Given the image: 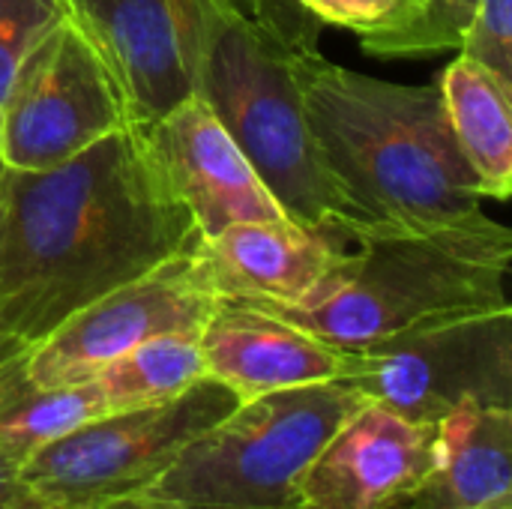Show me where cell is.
<instances>
[{
  "mask_svg": "<svg viewBox=\"0 0 512 509\" xmlns=\"http://www.w3.org/2000/svg\"><path fill=\"white\" fill-rule=\"evenodd\" d=\"M198 243L192 213L135 126L48 171L3 168L0 360Z\"/></svg>",
  "mask_w": 512,
  "mask_h": 509,
  "instance_id": "6da1fadb",
  "label": "cell"
},
{
  "mask_svg": "<svg viewBox=\"0 0 512 509\" xmlns=\"http://www.w3.org/2000/svg\"><path fill=\"white\" fill-rule=\"evenodd\" d=\"M294 75L321 165L363 219V237L486 216L438 84L345 69L318 51V30L297 42Z\"/></svg>",
  "mask_w": 512,
  "mask_h": 509,
  "instance_id": "7a4b0ae2",
  "label": "cell"
},
{
  "mask_svg": "<svg viewBox=\"0 0 512 509\" xmlns=\"http://www.w3.org/2000/svg\"><path fill=\"white\" fill-rule=\"evenodd\" d=\"M312 21L300 3L201 0L192 96L216 114L291 222L357 240L363 219L321 165L294 75V48Z\"/></svg>",
  "mask_w": 512,
  "mask_h": 509,
  "instance_id": "3957f363",
  "label": "cell"
},
{
  "mask_svg": "<svg viewBox=\"0 0 512 509\" xmlns=\"http://www.w3.org/2000/svg\"><path fill=\"white\" fill-rule=\"evenodd\" d=\"M510 228L474 222L378 231L348 243L333 273L294 306H258L336 348H363L417 324L510 306Z\"/></svg>",
  "mask_w": 512,
  "mask_h": 509,
  "instance_id": "277c9868",
  "label": "cell"
},
{
  "mask_svg": "<svg viewBox=\"0 0 512 509\" xmlns=\"http://www.w3.org/2000/svg\"><path fill=\"white\" fill-rule=\"evenodd\" d=\"M360 405L366 399L345 381L237 402L183 447L141 501L171 509H297L306 468Z\"/></svg>",
  "mask_w": 512,
  "mask_h": 509,
  "instance_id": "5b68a950",
  "label": "cell"
},
{
  "mask_svg": "<svg viewBox=\"0 0 512 509\" xmlns=\"http://www.w3.org/2000/svg\"><path fill=\"white\" fill-rule=\"evenodd\" d=\"M237 408V396L201 378L171 402L114 411L51 441L21 465L36 504L126 509L183 453L189 441Z\"/></svg>",
  "mask_w": 512,
  "mask_h": 509,
  "instance_id": "8992f818",
  "label": "cell"
},
{
  "mask_svg": "<svg viewBox=\"0 0 512 509\" xmlns=\"http://www.w3.org/2000/svg\"><path fill=\"white\" fill-rule=\"evenodd\" d=\"M348 354L345 384L414 423L435 426L462 405L512 408L510 306L435 318Z\"/></svg>",
  "mask_w": 512,
  "mask_h": 509,
  "instance_id": "52a82bcc",
  "label": "cell"
},
{
  "mask_svg": "<svg viewBox=\"0 0 512 509\" xmlns=\"http://www.w3.org/2000/svg\"><path fill=\"white\" fill-rule=\"evenodd\" d=\"M126 126L111 69L66 15L21 60L0 102V165L48 171Z\"/></svg>",
  "mask_w": 512,
  "mask_h": 509,
  "instance_id": "ba28073f",
  "label": "cell"
},
{
  "mask_svg": "<svg viewBox=\"0 0 512 509\" xmlns=\"http://www.w3.org/2000/svg\"><path fill=\"white\" fill-rule=\"evenodd\" d=\"M192 252L174 255L72 312L24 351V375L36 387H75L153 336L201 333L222 300L201 279Z\"/></svg>",
  "mask_w": 512,
  "mask_h": 509,
  "instance_id": "9c48e42d",
  "label": "cell"
},
{
  "mask_svg": "<svg viewBox=\"0 0 512 509\" xmlns=\"http://www.w3.org/2000/svg\"><path fill=\"white\" fill-rule=\"evenodd\" d=\"M102 54L129 114L150 129L195 93L201 0H63Z\"/></svg>",
  "mask_w": 512,
  "mask_h": 509,
  "instance_id": "30bf717a",
  "label": "cell"
},
{
  "mask_svg": "<svg viewBox=\"0 0 512 509\" xmlns=\"http://www.w3.org/2000/svg\"><path fill=\"white\" fill-rule=\"evenodd\" d=\"M171 192L192 213L201 237L237 222L282 219V207L204 99L189 96L150 129H138Z\"/></svg>",
  "mask_w": 512,
  "mask_h": 509,
  "instance_id": "8fae6325",
  "label": "cell"
},
{
  "mask_svg": "<svg viewBox=\"0 0 512 509\" xmlns=\"http://www.w3.org/2000/svg\"><path fill=\"white\" fill-rule=\"evenodd\" d=\"M438 423H414L366 402L303 474L297 509H387L432 465Z\"/></svg>",
  "mask_w": 512,
  "mask_h": 509,
  "instance_id": "7c38bea8",
  "label": "cell"
},
{
  "mask_svg": "<svg viewBox=\"0 0 512 509\" xmlns=\"http://www.w3.org/2000/svg\"><path fill=\"white\" fill-rule=\"evenodd\" d=\"M351 240L300 222H237L201 237L192 258L219 300L249 306H294L315 294Z\"/></svg>",
  "mask_w": 512,
  "mask_h": 509,
  "instance_id": "4fadbf2b",
  "label": "cell"
},
{
  "mask_svg": "<svg viewBox=\"0 0 512 509\" xmlns=\"http://www.w3.org/2000/svg\"><path fill=\"white\" fill-rule=\"evenodd\" d=\"M207 378L237 402L276 390L345 381L351 354L249 303L222 300L198 333Z\"/></svg>",
  "mask_w": 512,
  "mask_h": 509,
  "instance_id": "5bb4252c",
  "label": "cell"
},
{
  "mask_svg": "<svg viewBox=\"0 0 512 509\" xmlns=\"http://www.w3.org/2000/svg\"><path fill=\"white\" fill-rule=\"evenodd\" d=\"M512 501V408L462 405L438 423L426 474L387 509H486Z\"/></svg>",
  "mask_w": 512,
  "mask_h": 509,
  "instance_id": "9a60e30c",
  "label": "cell"
},
{
  "mask_svg": "<svg viewBox=\"0 0 512 509\" xmlns=\"http://www.w3.org/2000/svg\"><path fill=\"white\" fill-rule=\"evenodd\" d=\"M453 129L483 198L507 201L512 192V84L483 63L459 54L435 81Z\"/></svg>",
  "mask_w": 512,
  "mask_h": 509,
  "instance_id": "2e32d148",
  "label": "cell"
},
{
  "mask_svg": "<svg viewBox=\"0 0 512 509\" xmlns=\"http://www.w3.org/2000/svg\"><path fill=\"white\" fill-rule=\"evenodd\" d=\"M111 414L93 381L75 387H36L24 375V354L0 360V450L27 462L72 429Z\"/></svg>",
  "mask_w": 512,
  "mask_h": 509,
  "instance_id": "e0dca14e",
  "label": "cell"
},
{
  "mask_svg": "<svg viewBox=\"0 0 512 509\" xmlns=\"http://www.w3.org/2000/svg\"><path fill=\"white\" fill-rule=\"evenodd\" d=\"M201 378L207 372L198 333H162L108 363L93 387L114 414L171 402Z\"/></svg>",
  "mask_w": 512,
  "mask_h": 509,
  "instance_id": "ac0fdd59",
  "label": "cell"
},
{
  "mask_svg": "<svg viewBox=\"0 0 512 509\" xmlns=\"http://www.w3.org/2000/svg\"><path fill=\"white\" fill-rule=\"evenodd\" d=\"M324 24L360 36L372 57H396L402 42L426 21L432 0H297Z\"/></svg>",
  "mask_w": 512,
  "mask_h": 509,
  "instance_id": "d6986e66",
  "label": "cell"
},
{
  "mask_svg": "<svg viewBox=\"0 0 512 509\" xmlns=\"http://www.w3.org/2000/svg\"><path fill=\"white\" fill-rule=\"evenodd\" d=\"M63 18V0H0V102L21 60Z\"/></svg>",
  "mask_w": 512,
  "mask_h": 509,
  "instance_id": "ffe728a7",
  "label": "cell"
},
{
  "mask_svg": "<svg viewBox=\"0 0 512 509\" xmlns=\"http://www.w3.org/2000/svg\"><path fill=\"white\" fill-rule=\"evenodd\" d=\"M459 51L512 84V0H477Z\"/></svg>",
  "mask_w": 512,
  "mask_h": 509,
  "instance_id": "44dd1931",
  "label": "cell"
},
{
  "mask_svg": "<svg viewBox=\"0 0 512 509\" xmlns=\"http://www.w3.org/2000/svg\"><path fill=\"white\" fill-rule=\"evenodd\" d=\"M477 0H432L426 21L402 42L396 57H429L447 48H459Z\"/></svg>",
  "mask_w": 512,
  "mask_h": 509,
  "instance_id": "7402d4cb",
  "label": "cell"
},
{
  "mask_svg": "<svg viewBox=\"0 0 512 509\" xmlns=\"http://www.w3.org/2000/svg\"><path fill=\"white\" fill-rule=\"evenodd\" d=\"M36 504L21 480V462L0 450V509H27Z\"/></svg>",
  "mask_w": 512,
  "mask_h": 509,
  "instance_id": "603a6c76",
  "label": "cell"
},
{
  "mask_svg": "<svg viewBox=\"0 0 512 509\" xmlns=\"http://www.w3.org/2000/svg\"><path fill=\"white\" fill-rule=\"evenodd\" d=\"M126 509H171V507H162V504H153V501H141V498H138V501H132Z\"/></svg>",
  "mask_w": 512,
  "mask_h": 509,
  "instance_id": "cb8c5ba5",
  "label": "cell"
},
{
  "mask_svg": "<svg viewBox=\"0 0 512 509\" xmlns=\"http://www.w3.org/2000/svg\"><path fill=\"white\" fill-rule=\"evenodd\" d=\"M486 509H512V501H504V504H495V507H486Z\"/></svg>",
  "mask_w": 512,
  "mask_h": 509,
  "instance_id": "d4e9b609",
  "label": "cell"
},
{
  "mask_svg": "<svg viewBox=\"0 0 512 509\" xmlns=\"http://www.w3.org/2000/svg\"><path fill=\"white\" fill-rule=\"evenodd\" d=\"M27 509H60V507H48V504H30Z\"/></svg>",
  "mask_w": 512,
  "mask_h": 509,
  "instance_id": "484cf974",
  "label": "cell"
},
{
  "mask_svg": "<svg viewBox=\"0 0 512 509\" xmlns=\"http://www.w3.org/2000/svg\"><path fill=\"white\" fill-rule=\"evenodd\" d=\"M0 171H3V165H0Z\"/></svg>",
  "mask_w": 512,
  "mask_h": 509,
  "instance_id": "4316f807",
  "label": "cell"
}]
</instances>
